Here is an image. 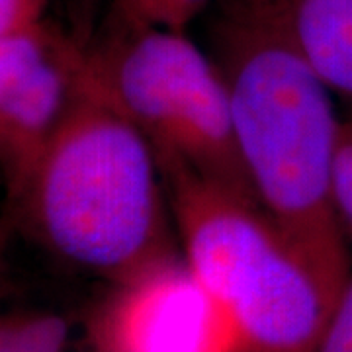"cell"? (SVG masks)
<instances>
[{"label":"cell","instance_id":"obj_10","mask_svg":"<svg viewBox=\"0 0 352 352\" xmlns=\"http://www.w3.org/2000/svg\"><path fill=\"white\" fill-rule=\"evenodd\" d=\"M331 190L340 223L346 235L352 237V110L344 120H340L333 157Z\"/></svg>","mask_w":352,"mask_h":352},{"label":"cell","instance_id":"obj_3","mask_svg":"<svg viewBox=\"0 0 352 352\" xmlns=\"http://www.w3.org/2000/svg\"><path fill=\"white\" fill-rule=\"evenodd\" d=\"M163 178L182 256L245 352H315L352 274L309 258L249 194L188 173Z\"/></svg>","mask_w":352,"mask_h":352},{"label":"cell","instance_id":"obj_5","mask_svg":"<svg viewBox=\"0 0 352 352\" xmlns=\"http://www.w3.org/2000/svg\"><path fill=\"white\" fill-rule=\"evenodd\" d=\"M90 352H245L233 319L184 256L164 252L112 288L88 319Z\"/></svg>","mask_w":352,"mask_h":352},{"label":"cell","instance_id":"obj_2","mask_svg":"<svg viewBox=\"0 0 352 352\" xmlns=\"http://www.w3.org/2000/svg\"><path fill=\"white\" fill-rule=\"evenodd\" d=\"M163 184L149 141L80 59L73 102L10 201L51 252L112 282L173 251Z\"/></svg>","mask_w":352,"mask_h":352},{"label":"cell","instance_id":"obj_6","mask_svg":"<svg viewBox=\"0 0 352 352\" xmlns=\"http://www.w3.org/2000/svg\"><path fill=\"white\" fill-rule=\"evenodd\" d=\"M80 59L43 24L0 38V176L10 198L69 110Z\"/></svg>","mask_w":352,"mask_h":352},{"label":"cell","instance_id":"obj_11","mask_svg":"<svg viewBox=\"0 0 352 352\" xmlns=\"http://www.w3.org/2000/svg\"><path fill=\"white\" fill-rule=\"evenodd\" d=\"M315 352H352V278L342 292Z\"/></svg>","mask_w":352,"mask_h":352},{"label":"cell","instance_id":"obj_12","mask_svg":"<svg viewBox=\"0 0 352 352\" xmlns=\"http://www.w3.org/2000/svg\"><path fill=\"white\" fill-rule=\"evenodd\" d=\"M50 0H0V38L43 24Z\"/></svg>","mask_w":352,"mask_h":352},{"label":"cell","instance_id":"obj_9","mask_svg":"<svg viewBox=\"0 0 352 352\" xmlns=\"http://www.w3.org/2000/svg\"><path fill=\"white\" fill-rule=\"evenodd\" d=\"M210 0H124L127 24L186 32Z\"/></svg>","mask_w":352,"mask_h":352},{"label":"cell","instance_id":"obj_13","mask_svg":"<svg viewBox=\"0 0 352 352\" xmlns=\"http://www.w3.org/2000/svg\"><path fill=\"white\" fill-rule=\"evenodd\" d=\"M6 243H8V229L0 217V270H2V261H4V252H6Z\"/></svg>","mask_w":352,"mask_h":352},{"label":"cell","instance_id":"obj_7","mask_svg":"<svg viewBox=\"0 0 352 352\" xmlns=\"http://www.w3.org/2000/svg\"><path fill=\"white\" fill-rule=\"evenodd\" d=\"M305 59L352 106V0H282Z\"/></svg>","mask_w":352,"mask_h":352},{"label":"cell","instance_id":"obj_8","mask_svg":"<svg viewBox=\"0 0 352 352\" xmlns=\"http://www.w3.org/2000/svg\"><path fill=\"white\" fill-rule=\"evenodd\" d=\"M71 327L53 311H0V352H69Z\"/></svg>","mask_w":352,"mask_h":352},{"label":"cell","instance_id":"obj_1","mask_svg":"<svg viewBox=\"0 0 352 352\" xmlns=\"http://www.w3.org/2000/svg\"><path fill=\"white\" fill-rule=\"evenodd\" d=\"M235 143L252 198L309 258L352 274L331 190L340 118L282 0H245L215 32Z\"/></svg>","mask_w":352,"mask_h":352},{"label":"cell","instance_id":"obj_4","mask_svg":"<svg viewBox=\"0 0 352 352\" xmlns=\"http://www.w3.org/2000/svg\"><path fill=\"white\" fill-rule=\"evenodd\" d=\"M82 63L149 141L163 176L188 173L252 198L223 75L186 32L127 24L126 34L100 50L82 51Z\"/></svg>","mask_w":352,"mask_h":352}]
</instances>
